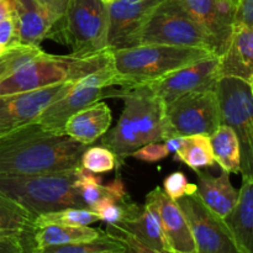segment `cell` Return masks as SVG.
<instances>
[{
    "mask_svg": "<svg viewBox=\"0 0 253 253\" xmlns=\"http://www.w3.org/2000/svg\"><path fill=\"white\" fill-rule=\"evenodd\" d=\"M78 167L57 173L35 175H0V195L34 215L67 208L88 209L77 187Z\"/></svg>",
    "mask_w": 253,
    "mask_h": 253,
    "instance_id": "277c9868",
    "label": "cell"
},
{
    "mask_svg": "<svg viewBox=\"0 0 253 253\" xmlns=\"http://www.w3.org/2000/svg\"><path fill=\"white\" fill-rule=\"evenodd\" d=\"M85 145L48 132L34 121L0 138V175H35L74 169Z\"/></svg>",
    "mask_w": 253,
    "mask_h": 253,
    "instance_id": "6da1fadb",
    "label": "cell"
},
{
    "mask_svg": "<svg viewBox=\"0 0 253 253\" xmlns=\"http://www.w3.org/2000/svg\"><path fill=\"white\" fill-rule=\"evenodd\" d=\"M174 155L178 161H182L194 170L200 168H209L215 165L210 137L205 135H192L183 137L182 145Z\"/></svg>",
    "mask_w": 253,
    "mask_h": 253,
    "instance_id": "d4e9b609",
    "label": "cell"
},
{
    "mask_svg": "<svg viewBox=\"0 0 253 253\" xmlns=\"http://www.w3.org/2000/svg\"><path fill=\"white\" fill-rule=\"evenodd\" d=\"M74 82L12 95H0V138L32 123L47 105L68 93Z\"/></svg>",
    "mask_w": 253,
    "mask_h": 253,
    "instance_id": "4fadbf2b",
    "label": "cell"
},
{
    "mask_svg": "<svg viewBox=\"0 0 253 253\" xmlns=\"http://www.w3.org/2000/svg\"><path fill=\"white\" fill-rule=\"evenodd\" d=\"M11 16V5L9 0H0V21Z\"/></svg>",
    "mask_w": 253,
    "mask_h": 253,
    "instance_id": "74e56055",
    "label": "cell"
},
{
    "mask_svg": "<svg viewBox=\"0 0 253 253\" xmlns=\"http://www.w3.org/2000/svg\"><path fill=\"white\" fill-rule=\"evenodd\" d=\"M104 253H116V252H104Z\"/></svg>",
    "mask_w": 253,
    "mask_h": 253,
    "instance_id": "60d3db41",
    "label": "cell"
},
{
    "mask_svg": "<svg viewBox=\"0 0 253 253\" xmlns=\"http://www.w3.org/2000/svg\"><path fill=\"white\" fill-rule=\"evenodd\" d=\"M219 78V56L210 54L207 58L146 83V85L150 86L151 90L166 106L187 94L215 89Z\"/></svg>",
    "mask_w": 253,
    "mask_h": 253,
    "instance_id": "7c38bea8",
    "label": "cell"
},
{
    "mask_svg": "<svg viewBox=\"0 0 253 253\" xmlns=\"http://www.w3.org/2000/svg\"><path fill=\"white\" fill-rule=\"evenodd\" d=\"M77 187H78L82 200L88 209H90L91 205L95 204L103 197H109L105 187L101 184V178L95 175V173L84 169L81 166L78 167Z\"/></svg>",
    "mask_w": 253,
    "mask_h": 253,
    "instance_id": "1f68e13d",
    "label": "cell"
},
{
    "mask_svg": "<svg viewBox=\"0 0 253 253\" xmlns=\"http://www.w3.org/2000/svg\"><path fill=\"white\" fill-rule=\"evenodd\" d=\"M163 189L165 193L172 200H178L185 194H192L197 190V185L190 184L187 177L183 172L170 173L165 180H163Z\"/></svg>",
    "mask_w": 253,
    "mask_h": 253,
    "instance_id": "836d02e7",
    "label": "cell"
},
{
    "mask_svg": "<svg viewBox=\"0 0 253 253\" xmlns=\"http://www.w3.org/2000/svg\"><path fill=\"white\" fill-rule=\"evenodd\" d=\"M111 121L113 114L110 108L105 103L96 101L72 115L64 125L63 133L88 146L109 130Z\"/></svg>",
    "mask_w": 253,
    "mask_h": 253,
    "instance_id": "ffe728a7",
    "label": "cell"
},
{
    "mask_svg": "<svg viewBox=\"0 0 253 253\" xmlns=\"http://www.w3.org/2000/svg\"><path fill=\"white\" fill-rule=\"evenodd\" d=\"M96 221H100L98 215L89 209L67 208L58 211L47 212L35 217V229L46 225H67V226H89Z\"/></svg>",
    "mask_w": 253,
    "mask_h": 253,
    "instance_id": "484cf974",
    "label": "cell"
},
{
    "mask_svg": "<svg viewBox=\"0 0 253 253\" xmlns=\"http://www.w3.org/2000/svg\"><path fill=\"white\" fill-rule=\"evenodd\" d=\"M169 155V151L163 141V142L147 143L136 150L131 156L135 157L136 160L145 161V162H158V161L167 158Z\"/></svg>",
    "mask_w": 253,
    "mask_h": 253,
    "instance_id": "e575fe53",
    "label": "cell"
},
{
    "mask_svg": "<svg viewBox=\"0 0 253 253\" xmlns=\"http://www.w3.org/2000/svg\"><path fill=\"white\" fill-rule=\"evenodd\" d=\"M101 1H104V2H105V4H108V2L114 1V0H101Z\"/></svg>",
    "mask_w": 253,
    "mask_h": 253,
    "instance_id": "f35d334b",
    "label": "cell"
},
{
    "mask_svg": "<svg viewBox=\"0 0 253 253\" xmlns=\"http://www.w3.org/2000/svg\"><path fill=\"white\" fill-rule=\"evenodd\" d=\"M138 44H167L207 49L219 56L214 37L195 22L175 0H162L146 20Z\"/></svg>",
    "mask_w": 253,
    "mask_h": 253,
    "instance_id": "8992f818",
    "label": "cell"
},
{
    "mask_svg": "<svg viewBox=\"0 0 253 253\" xmlns=\"http://www.w3.org/2000/svg\"><path fill=\"white\" fill-rule=\"evenodd\" d=\"M57 32L68 44L72 54L86 56L104 51L108 48L106 4L101 0H68Z\"/></svg>",
    "mask_w": 253,
    "mask_h": 253,
    "instance_id": "ba28073f",
    "label": "cell"
},
{
    "mask_svg": "<svg viewBox=\"0 0 253 253\" xmlns=\"http://www.w3.org/2000/svg\"><path fill=\"white\" fill-rule=\"evenodd\" d=\"M175 202L189 224L197 253H241L224 220L207 208L195 193Z\"/></svg>",
    "mask_w": 253,
    "mask_h": 253,
    "instance_id": "8fae6325",
    "label": "cell"
},
{
    "mask_svg": "<svg viewBox=\"0 0 253 253\" xmlns=\"http://www.w3.org/2000/svg\"><path fill=\"white\" fill-rule=\"evenodd\" d=\"M104 231L90 226H67V225H46L35 229V249L56 245L81 244L99 239Z\"/></svg>",
    "mask_w": 253,
    "mask_h": 253,
    "instance_id": "603a6c76",
    "label": "cell"
},
{
    "mask_svg": "<svg viewBox=\"0 0 253 253\" xmlns=\"http://www.w3.org/2000/svg\"><path fill=\"white\" fill-rule=\"evenodd\" d=\"M168 138L192 135L211 136L220 121L215 89L194 91L166 105Z\"/></svg>",
    "mask_w": 253,
    "mask_h": 253,
    "instance_id": "9c48e42d",
    "label": "cell"
},
{
    "mask_svg": "<svg viewBox=\"0 0 253 253\" xmlns=\"http://www.w3.org/2000/svg\"><path fill=\"white\" fill-rule=\"evenodd\" d=\"M162 0H114L106 4V47L114 49L138 46V36L146 20Z\"/></svg>",
    "mask_w": 253,
    "mask_h": 253,
    "instance_id": "5bb4252c",
    "label": "cell"
},
{
    "mask_svg": "<svg viewBox=\"0 0 253 253\" xmlns=\"http://www.w3.org/2000/svg\"><path fill=\"white\" fill-rule=\"evenodd\" d=\"M105 234L123 245V251L120 253H173L169 251H158L146 246L116 224H108Z\"/></svg>",
    "mask_w": 253,
    "mask_h": 253,
    "instance_id": "d6a6232c",
    "label": "cell"
},
{
    "mask_svg": "<svg viewBox=\"0 0 253 253\" xmlns=\"http://www.w3.org/2000/svg\"><path fill=\"white\" fill-rule=\"evenodd\" d=\"M219 76L253 84V29L234 26L224 53L219 56Z\"/></svg>",
    "mask_w": 253,
    "mask_h": 253,
    "instance_id": "ac0fdd59",
    "label": "cell"
},
{
    "mask_svg": "<svg viewBox=\"0 0 253 253\" xmlns=\"http://www.w3.org/2000/svg\"><path fill=\"white\" fill-rule=\"evenodd\" d=\"M251 83L234 77H221L215 85L220 121L237 133L244 175H253V93Z\"/></svg>",
    "mask_w": 253,
    "mask_h": 253,
    "instance_id": "52a82bcc",
    "label": "cell"
},
{
    "mask_svg": "<svg viewBox=\"0 0 253 253\" xmlns=\"http://www.w3.org/2000/svg\"><path fill=\"white\" fill-rule=\"evenodd\" d=\"M234 26H246L253 29V0H236Z\"/></svg>",
    "mask_w": 253,
    "mask_h": 253,
    "instance_id": "d590c367",
    "label": "cell"
},
{
    "mask_svg": "<svg viewBox=\"0 0 253 253\" xmlns=\"http://www.w3.org/2000/svg\"><path fill=\"white\" fill-rule=\"evenodd\" d=\"M116 225L146 246L158 251H168L157 211L150 203L146 202L131 216Z\"/></svg>",
    "mask_w": 253,
    "mask_h": 253,
    "instance_id": "7402d4cb",
    "label": "cell"
},
{
    "mask_svg": "<svg viewBox=\"0 0 253 253\" xmlns=\"http://www.w3.org/2000/svg\"><path fill=\"white\" fill-rule=\"evenodd\" d=\"M116 165V156L104 146L85 148L81 157V167L95 174L110 172Z\"/></svg>",
    "mask_w": 253,
    "mask_h": 253,
    "instance_id": "4dcf8cb0",
    "label": "cell"
},
{
    "mask_svg": "<svg viewBox=\"0 0 253 253\" xmlns=\"http://www.w3.org/2000/svg\"><path fill=\"white\" fill-rule=\"evenodd\" d=\"M113 52L106 48L86 56H54L43 52L9 77L0 81V95L27 93L66 82H77L113 66Z\"/></svg>",
    "mask_w": 253,
    "mask_h": 253,
    "instance_id": "3957f363",
    "label": "cell"
},
{
    "mask_svg": "<svg viewBox=\"0 0 253 253\" xmlns=\"http://www.w3.org/2000/svg\"><path fill=\"white\" fill-rule=\"evenodd\" d=\"M210 137L215 163L227 173H240L241 147L237 133L226 125H220Z\"/></svg>",
    "mask_w": 253,
    "mask_h": 253,
    "instance_id": "cb8c5ba5",
    "label": "cell"
},
{
    "mask_svg": "<svg viewBox=\"0 0 253 253\" xmlns=\"http://www.w3.org/2000/svg\"><path fill=\"white\" fill-rule=\"evenodd\" d=\"M16 25L17 42L40 47L41 42L58 30L68 0H9Z\"/></svg>",
    "mask_w": 253,
    "mask_h": 253,
    "instance_id": "30bf717a",
    "label": "cell"
},
{
    "mask_svg": "<svg viewBox=\"0 0 253 253\" xmlns=\"http://www.w3.org/2000/svg\"><path fill=\"white\" fill-rule=\"evenodd\" d=\"M138 207L128 200L119 202L110 197H103L95 204L91 205L89 210L98 215L99 220L106 224H119L126 217L131 216Z\"/></svg>",
    "mask_w": 253,
    "mask_h": 253,
    "instance_id": "f546056e",
    "label": "cell"
},
{
    "mask_svg": "<svg viewBox=\"0 0 253 253\" xmlns=\"http://www.w3.org/2000/svg\"><path fill=\"white\" fill-rule=\"evenodd\" d=\"M235 1H236V0H235Z\"/></svg>",
    "mask_w": 253,
    "mask_h": 253,
    "instance_id": "b9f144b4",
    "label": "cell"
},
{
    "mask_svg": "<svg viewBox=\"0 0 253 253\" xmlns=\"http://www.w3.org/2000/svg\"><path fill=\"white\" fill-rule=\"evenodd\" d=\"M35 216L12 200L0 195V229L12 232H34Z\"/></svg>",
    "mask_w": 253,
    "mask_h": 253,
    "instance_id": "4316f807",
    "label": "cell"
},
{
    "mask_svg": "<svg viewBox=\"0 0 253 253\" xmlns=\"http://www.w3.org/2000/svg\"><path fill=\"white\" fill-rule=\"evenodd\" d=\"M198 184L195 194L214 214L224 219L235 207L239 190L235 189L230 180V173L222 170L219 177L198 172Z\"/></svg>",
    "mask_w": 253,
    "mask_h": 253,
    "instance_id": "44dd1931",
    "label": "cell"
},
{
    "mask_svg": "<svg viewBox=\"0 0 253 253\" xmlns=\"http://www.w3.org/2000/svg\"><path fill=\"white\" fill-rule=\"evenodd\" d=\"M121 251H123V245L113 237L108 236L104 231V234L94 241L46 246L41 247V249H35L34 253H120Z\"/></svg>",
    "mask_w": 253,
    "mask_h": 253,
    "instance_id": "83f0119b",
    "label": "cell"
},
{
    "mask_svg": "<svg viewBox=\"0 0 253 253\" xmlns=\"http://www.w3.org/2000/svg\"><path fill=\"white\" fill-rule=\"evenodd\" d=\"M180 7L204 27L219 46V56L224 53L234 29L235 0H175Z\"/></svg>",
    "mask_w": 253,
    "mask_h": 253,
    "instance_id": "2e32d148",
    "label": "cell"
},
{
    "mask_svg": "<svg viewBox=\"0 0 253 253\" xmlns=\"http://www.w3.org/2000/svg\"><path fill=\"white\" fill-rule=\"evenodd\" d=\"M235 245L241 253H252L253 244V177L242 175V185L231 211L224 217Z\"/></svg>",
    "mask_w": 253,
    "mask_h": 253,
    "instance_id": "d6986e66",
    "label": "cell"
},
{
    "mask_svg": "<svg viewBox=\"0 0 253 253\" xmlns=\"http://www.w3.org/2000/svg\"><path fill=\"white\" fill-rule=\"evenodd\" d=\"M4 51H5V49H4V48H2V47H1V46H0V54H2V53H4Z\"/></svg>",
    "mask_w": 253,
    "mask_h": 253,
    "instance_id": "ab89813d",
    "label": "cell"
},
{
    "mask_svg": "<svg viewBox=\"0 0 253 253\" xmlns=\"http://www.w3.org/2000/svg\"><path fill=\"white\" fill-rule=\"evenodd\" d=\"M19 44L17 42V31L12 16L0 21V46L4 49Z\"/></svg>",
    "mask_w": 253,
    "mask_h": 253,
    "instance_id": "8d00e7d4",
    "label": "cell"
},
{
    "mask_svg": "<svg viewBox=\"0 0 253 253\" xmlns=\"http://www.w3.org/2000/svg\"><path fill=\"white\" fill-rule=\"evenodd\" d=\"M105 96L106 88L76 86L73 83L71 90L47 105L34 123L48 132L63 133L64 125L72 115Z\"/></svg>",
    "mask_w": 253,
    "mask_h": 253,
    "instance_id": "e0dca14e",
    "label": "cell"
},
{
    "mask_svg": "<svg viewBox=\"0 0 253 253\" xmlns=\"http://www.w3.org/2000/svg\"><path fill=\"white\" fill-rule=\"evenodd\" d=\"M42 53L43 51L40 47L25 44H16L5 49L4 53L0 54V81L9 77L29 62L39 58Z\"/></svg>",
    "mask_w": 253,
    "mask_h": 253,
    "instance_id": "f1b7e54d",
    "label": "cell"
},
{
    "mask_svg": "<svg viewBox=\"0 0 253 253\" xmlns=\"http://www.w3.org/2000/svg\"><path fill=\"white\" fill-rule=\"evenodd\" d=\"M156 209L162 227L168 251L173 253H197V246L189 224L175 200H172L162 188H155L146 197Z\"/></svg>",
    "mask_w": 253,
    "mask_h": 253,
    "instance_id": "9a60e30c",
    "label": "cell"
},
{
    "mask_svg": "<svg viewBox=\"0 0 253 253\" xmlns=\"http://www.w3.org/2000/svg\"><path fill=\"white\" fill-rule=\"evenodd\" d=\"M124 100V110L115 127L101 136V145L116 158H126L147 143L168 138L166 106L146 84L116 91Z\"/></svg>",
    "mask_w": 253,
    "mask_h": 253,
    "instance_id": "7a4b0ae2",
    "label": "cell"
},
{
    "mask_svg": "<svg viewBox=\"0 0 253 253\" xmlns=\"http://www.w3.org/2000/svg\"><path fill=\"white\" fill-rule=\"evenodd\" d=\"M111 52L114 69L123 81V88L150 83L215 54L207 49L167 44H138Z\"/></svg>",
    "mask_w": 253,
    "mask_h": 253,
    "instance_id": "5b68a950",
    "label": "cell"
}]
</instances>
